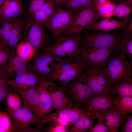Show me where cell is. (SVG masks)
I'll use <instances>...</instances> for the list:
<instances>
[{
  "mask_svg": "<svg viewBox=\"0 0 132 132\" xmlns=\"http://www.w3.org/2000/svg\"><path fill=\"white\" fill-rule=\"evenodd\" d=\"M12 88L7 83L0 86V103L4 101Z\"/></svg>",
  "mask_w": 132,
  "mask_h": 132,
  "instance_id": "cell-40",
  "label": "cell"
},
{
  "mask_svg": "<svg viewBox=\"0 0 132 132\" xmlns=\"http://www.w3.org/2000/svg\"><path fill=\"white\" fill-rule=\"evenodd\" d=\"M116 6L111 1L106 0L103 5L96 9L101 18L109 19L114 16V11Z\"/></svg>",
  "mask_w": 132,
  "mask_h": 132,
  "instance_id": "cell-30",
  "label": "cell"
},
{
  "mask_svg": "<svg viewBox=\"0 0 132 132\" xmlns=\"http://www.w3.org/2000/svg\"><path fill=\"white\" fill-rule=\"evenodd\" d=\"M36 86L32 87L16 93L22 99V107L30 110L37 117L41 118L39 95Z\"/></svg>",
  "mask_w": 132,
  "mask_h": 132,
  "instance_id": "cell-17",
  "label": "cell"
},
{
  "mask_svg": "<svg viewBox=\"0 0 132 132\" xmlns=\"http://www.w3.org/2000/svg\"><path fill=\"white\" fill-rule=\"evenodd\" d=\"M32 16L36 22L44 26L49 20L45 12L41 9L36 12Z\"/></svg>",
  "mask_w": 132,
  "mask_h": 132,
  "instance_id": "cell-38",
  "label": "cell"
},
{
  "mask_svg": "<svg viewBox=\"0 0 132 132\" xmlns=\"http://www.w3.org/2000/svg\"><path fill=\"white\" fill-rule=\"evenodd\" d=\"M131 19H123L122 21L105 19L91 23L85 29L88 31L91 29L95 31L108 32L117 29L121 28L126 30V24Z\"/></svg>",
  "mask_w": 132,
  "mask_h": 132,
  "instance_id": "cell-19",
  "label": "cell"
},
{
  "mask_svg": "<svg viewBox=\"0 0 132 132\" xmlns=\"http://www.w3.org/2000/svg\"><path fill=\"white\" fill-rule=\"evenodd\" d=\"M8 78L0 68V86L7 83Z\"/></svg>",
  "mask_w": 132,
  "mask_h": 132,
  "instance_id": "cell-44",
  "label": "cell"
},
{
  "mask_svg": "<svg viewBox=\"0 0 132 132\" xmlns=\"http://www.w3.org/2000/svg\"><path fill=\"white\" fill-rule=\"evenodd\" d=\"M57 4L56 2L53 0H45L40 9L45 12L49 8L55 7Z\"/></svg>",
  "mask_w": 132,
  "mask_h": 132,
  "instance_id": "cell-42",
  "label": "cell"
},
{
  "mask_svg": "<svg viewBox=\"0 0 132 132\" xmlns=\"http://www.w3.org/2000/svg\"><path fill=\"white\" fill-rule=\"evenodd\" d=\"M129 25L128 28H127L125 30L127 32H132V18L129 21Z\"/></svg>",
  "mask_w": 132,
  "mask_h": 132,
  "instance_id": "cell-47",
  "label": "cell"
},
{
  "mask_svg": "<svg viewBox=\"0 0 132 132\" xmlns=\"http://www.w3.org/2000/svg\"><path fill=\"white\" fill-rule=\"evenodd\" d=\"M8 46H4L0 43V66L5 63L11 54Z\"/></svg>",
  "mask_w": 132,
  "mask_h": 132,
  "instance_id": "cell-37",
  "label": "cell"
},
{
  "mask_svg": "<svg viewBox=\"0 0 132 132\" xmlns=\"http://www.w3.org/2000/svg\"><path fill=\"white\" fill-rule=\"evenodd\" d=\"M82 73L84 80L92 91V95H110L109 90L99 84L89 71H85Z\"/></svg>",
  "mask_w": 132,
  "mask_h": 132,
  "instance_id": "cell-27",
  "label": "cell"
},
{
  "mask_svg": "<svg viewBox=\"0 0 132 132\" xmlns=\"http://www.w3.org/2000/svg\"><path fill=\"white\" fill-rule=\"evenodd\" d=\"M110 93V95L113 97H132V78L125 77L112 84Z\"/></svg>",
  "mask_w": 132,
  "mask_h": 132,
  "instance_id": "cell-22",
  "label": "cell"
},
{
  "mask_svg": "<svg viewBox=\"0 0 132 132\" xmlns=\"http://www.w3.org/2000/svg\"><path fill=\"white\" fill-rule=\"evenodd\" d=\"M87 71L91 73L99 84L110 90L112 85L111 82L103 71L94 69Z\"/></svg>",
  "mask_w": 132,
  "mask_h": 132,
  "instance_id": "cell-31",
  "label": "cell"
},
{
  "mask_svg": "<svg viewBox=\"0 0 132 132\" xmlns=\"http://www.w3.org/2000/svg\"><path fill=\"white\" fill-rule=\"evenodd\" d=\"M55 7H51L49 8L45 11L46 15L49 20L55 12V10L54 9Z\"/></svg>",
  "mask_w": 132,
  "mask_h": 132,
  "instance_id": "cell-45",
  "label": "cell"
},
{
  "mask_svg": "<svg viewBox=\"0 0 132 132\" xmlns=\"http://www.w3.org/2000/svg\"><path fill=\"white\" fill-rule=\"evenodd\" d=\"M112 99L115 108L122 114L126 116L132 113V97H112Z\"/></svg>",
  "mask_w": 132,
  "mask_h": 132,
  "instance_id": "cell-25",
  "label": "cell"
},
{
  "mask_svg": "<svg viewBox=\"0 0 132 132\" xmlns=\"http://www.w3.org/2000/svg\"><path fill=\"white\" fill-rule=\"evenodd\" d=\"M100 19L94 5L79 10L70 29L64 36L79 33L91 23L100 21Z\"/></svg>",
  "mask_w": 132,
  "mask_h": 132,
  "instance_id": "cell-11",
  "label": "cell"
},
{
  "mask_svg": "<svg viewBox=\"0 0 132 132\" xmlns=\"http://www.w3.org/2000/svg\"><path fill=\"white\" fill-rule=\"evenodd\" d=\"M13 119L15 132H41L43 125V118L38 117L28 109L22 107L13 110L7 107Z\"/></svg>",
  "mask_w": 132,
  "mask_h": 132,
  "instance_id": "cell-6",
  "label": "cell"
},
{
  "mask_svg": "<svg viewBox=\"0 0 132 132\" xmlns=\"http://www.w3.org/2000/svg\"><path fill=\"white\" fill-rule=\"evenodd\" d=\"M84 112L83 109L77 106L72 108H66L56 110V111L43 118V124L44 125L55 121L58 119L65 120L70 124H73L79 118Z\"/></svg>",
  "mask_w": 132,
  "mask_h": 132,
  "instance_id": "cell-16",
  "label": "cell"
},
{
  "mask_svg": "<svg viewBox=\"0 0 132 132\" xmlns=\"http://www.w3.org/2000/svg\"><path fill=\"white\" fill-rule=\"evenodd\" d=\"M56 6L54 14L44 26L51 32L55 39L65 36L71 27L77 14L62 9L58 4Z\"/></svg>",
  "mask_w": 132,
  "mask_h": 132,
  "instance_id": "cell-7",
  "label": "cell"
},
{
  "mask_svg": "<svg viewBox=\"0 0 132 132\" xmlns=\"http://www.w3.org/2000/svg\"><path fill=\"white\" fill-rule=\"evenodd\" d=\"M106 1V0H96V2L94 5L96 9L98 8L103 5Z\"/></svg>",
  "mask_w": 132,
  "mask_h": 132,
  "instance_id": "cell-46",
  "label": "cell"
},
{
  "mask_svg": "<svg viewBox=\"0 0 132 132\" xmlns=\"http://www.w3.org/2000/svg\"><path fill=\"white\" fill-rule=\"evenodd\" d=\"M123 33L95 31L81 32L80 47L110 50L117 54V47L121 41Z\"/></svg>",
  "mask_w": 132,
  "mask_h": 132,
  "instance_id": "cell-1",
  "label": "cell"
},
{
  "mask_svg": "<svg viewBox=\"0 0 132 132\" xmlns=\"http://www.w3.org/2000/svg\"><path fill=\"white\" fill-rule=\"evenodd\" d=\"M25 13L22 0H7L0 9V22L19 17Z\"/></svg>",
  "mask_w": 132,
  "mask_h": 132,
  "instance_id": "cell-18",
  "label": "cell"
},
{
  "mask_svg": "<svg viewBox=\"0 0 132 132\" xmlns=\"http://www.w3.org/2000/svg\"><path fill=\"white\" fill-rule=\"evenodd\" d=\"M16 50L17 56L27 61L33 58L35 54L33 47L29 42L26 41L19 43Z\"/></svg>",
  "mask_w": 132,
  "mask_h": 132,
  "instance_id": "cell-28",
  "label": "cell"
},
{
  "mask_svg": "<svg viewBox=\"0 0 132 132\" xmlns=\"http://www.w3.org/2000/svg\"><path fill=\"white\" fill-rule=\"evenodd\" d=\"M96 2V0H81V5L79 10L83 9L92 6L95 4Z\"/></svg>",
  "mask_w": 132,
  "mask_h": 132,
  "instance_id": "cell-43",
  "label": "cell"
},
{
  "mask_svg": "<svg viewBox=\"0 0 132 132\" xmlns=\"http://www.w3.org/2000/svg\"><path fill=\"white\" fill-rule=\"evenodd\" d=\"M43 77L36 73L29 71L18 75L13 79H8L7 82L16 93L37 86Z\"/></svg>",
  "mask_w": 132,
  "mask_h": 132,
  "instance_id": "cell-15",
  "label": "cell"
},
{
  "mask_svg": "<svg viewBox=\"0 0 132 132\" xmlns=\"http://www.w3.org/2000/svg\"><path fill=\"white\" fill-rule=\"evenodd\" d=\"M81 39L80 33L59 37L55 39V42L36 54L76 58L79 52Z\"/></svg>",
  "mask_w": 132,
  "mask_h": 132,
  "instance_id": "cell-2",
  "label": "cell"
},
{
  "mask_svg": "<svg viewBox=\"0 0 132 132\" xmlns=\"http://www.w3.org/2000/svg\"><path fill=\"white\" fill-rule=\"evenodd\" d=\"M7 0H0V7H1Z\"/></svg>",
  "mask_w": 132,
  "mask_h": 132,
  "instance_id": "cell-49",
  "label": "cell"
},
{
  "mask_svg": "<svg viewBox=\"0 0 132 132\" xmlns=\"http://www.w3.org/2000/svg\"><path fill=\"white\" fill-rule=\"evenodd\" d=\"M12 52L7 62L0 66V68L9 79L17 76L30 71L31 65L28 61L22 58Z\"/></svg>",
  "mask_w": 132,
  "mask_h": 132,
  "instance_id": "cell-13",
  "label": "cell"
},
{
  "mask_svg": "<svg viewBox=\"0 0 132 132\" xmlns=\"http://www.w3.org/2000/svg\"><path fill=\"white\" fill-rule=\"evenodd\" d=\"M38 84L44 87L49 93L52 99L54 110L72 108L75 106L67 97L61 87L54 82L49 81L43 77Z\"/></svg>",
  "mask_w": 132,
  "mask_h": 132,
  "instance_id": "cell-12",
  "label": "cell"
},
{
  "mask_svg": "<svg viewBox=\"0 0 132 132\" xmlns=\"http://www.w3.org/2000/svg\"><path fill=\"white\" fill-rule=\"evenodd\" d=\"M23 33L21 37L29 42L34 48L35 54L43 51L51 42L53 37L46 33L42 25L36 22L32 16L25 19Z\"/></svg>",
  "mask_w": 132,
  "mask_h": 132,
  "instance_id": "cell-4",
  "label": "cell"
},
{
  "mask_svg": "<svg viewBox=\"0 0 132 132\" xmlns=\"http://www.w3.org/2000/svg\"><path fill=\"white\" fill-rule=\"evenodd\" d=\"M25 18H16L12 25L8 46L12 52H15L21 40L24 24Z\"/></svg>",
  "mask_w": 132,
  "mask_h": 132,
  "instance_id": "cell-21",
  "label": "cell"
},
{
  "mask_svg": "<svg viewBox=\"0 0 132 132\" xmlns=\"http://www.w3.org/2000/svg\"><path fill=\"white\" fill-rule=\"evenodd\" d=\"M108 66L103 71L112 85L126 77H132V60H127L124 54H115L109 59Z\"/></svg>",
  "mask_w": 132,
  "mask_h": 132,
  "instance_id": "cell-9",
  "label": "cell"
},
{
  "mask_svg": "<svg viewBox=\"0 0 132 132\" xmlns=\"http://www.w3.org/2000/svg\"><path fill=\"white\" fill-rule=\"evenodd\" d=\"M15 132L9 115L0 112V132Z\"/></svg>",
  "mask_w": 132,
  "mask_h": 132,
  "instance_id": "cell-32",
  "label": "cell"
},
{
  "mask_svg": "<svg viewBox=\"0 0 132 132\" xmlns=\"http://www.w3.org/2000/svg\"><path fill=\"white\" fill-rule=\"evenodd\" d=\"M63 57L35 54L30 71L45 77L53 71Z\"/></svg>",
  "mask_w": 132,
  "mask_h": 132,
  "instance_id": "cell-14",
  "label": "cell"
},
{
  "mask_svg": "<svg viewBox=\"0 0 132 132\" xmlns=\"http://www.w3.org/2000/svg\"><path fill=\"white\" fill-rule=\"evenodd\" d=\"M45 0H31L27 13L28 16H32L40 10Z\"/></svg>",
  "mask_w": 132,
  "mask_h": 132,
  "instance_id": "cell-35",
  "label": "cell"
},
{
  "mask_svg": "<svg viewBox=\"0 0 132 132\" xmlns=\"http://www.w3.org/2000/svg\"><path fill=\"white\" fill-rule=\"evenodd\" d=\"M0 8H1V7H0Z\"/></svg>",
  "mask_w": 132,
  "mask_h": 132,
  "instance_id": "cell-52",
  "label": "cell"
},
{
  "mask_svg": "<svg viewBox=\"0 0 132 132\" xmlns=\"http://www.w3.org/2000/svg\"><path fill=\"white\" fill-rule=\"evenodd\" d=\"M121 132H132V116L128 115L124 123Z\"/></svg>",
  "mask_w": 132,
  "mask_h": 132,
  "instance_id": "cell-41",
  "label": "cell"
},
{
  "mask_svg": "<svg viewBox=\"0 0 132 132\" xmlns=\"http://www.w3.org/2000/svg\"><path fill=\"white\" fill-rule=\"evenodd\" d=\"M128 115L122 114L114 106L108 109L104 118L106 120L105 124L109 129V132H119L120 128L124 123Z\"/></svg>",
  "mask_w": 132,
  "mask_h": 132,
  "instance_id": "cell-20",
  "label": "cell"
},
{
  "mask_svg": "<svg viewBox=\"0 0 132 132\" xmlns=\"http://www.w3.org/2000/svg\"><path fill=\"white\" fill-rule=\"evenodd\" d=\"M132 4L130 2L125 1H121L117 5L114 9V16L123 19H130V14L132 11Z\"/></svg>",
  "mask_w": 132,
  "mask_h": 132,
  "instance_id": "cell-29",
  "label": "cell"
},
{
  "mask_svg": "<svg viewBox=\"0 0 132 132\" xmlns=\"http://www.w3.org/2000/svg\"><path fill=\"white\" fill-rule=\"evenodd\" d=\"M97 122L95 126H92L89 132H109L108 127L104 123V116H99L97 118Z\"/></svg>",
  "mask_w": 132,
  "mask_h": 132,
  "instance_id": "cell-34",
  "label": "cell"
},
{
  "mask_svg": "<svg viewBox=\"0 0 132 132\" xmlns=\"http://www.w3.org/2000/svg\"><path fill=\"white\" fill-rule=\"evenodd\" d=\"M110 94L92 95L83 108L86 114L96 118L104 116L107 110L114 106Z\"/></svg>",
  "mask_w": 132,
  "mask_h": 132,
  "instance_id": "cell-10",
  "label": "cell"
},
{
  "mask_svg": "<svg viewBox=\"0 0 132 132\" xmlns=\"http://www.w3.org/2000/svg\"><path fill=\"white\" fill-rule=\"evenodd\" d=\"M82 73L61 88L67 97L75 106L83 108L93 93L84 80Z\"/></svg>",
  "mask_w": 132,
  "mask_h": 132,
  "instance_id": "cell-8",
  "label": "cell"
},
{
  "mask_svg": "<svg viewBox=\"0 0 132 132\" xmlns=\"http://www.w3.org/2000/svg\"><path fill=\"white\" fill-rule=\"evenodd\" d=\"M75 58L68 57L63 58L55 69L45 77L47 80L54 82L58 81L63 87L83 73L84 66Z\"/></svg>",
  "mask_w": 132,
  "mask_h": 132,
  "instance_id": "cell-3",
  "label": "cell"
},
{
  "mask_svg": "<svg viewBox=\"0 0 132 132\" xmlns=\"http://www.w3.org/2000/svg\"><path fill=\"white\" fill-rule=\"evenodd\" d=\"M2 107L1 105H0V109Z\"/></svg>",
  "mask_w": 132,
  "mask_h": 132,
  "instance_id": "cell-51",
  "label": "cell"
},
{
  "mask_svg": "<svg viewBox=\"0 0 132 132\" xmlns=\"http://www.w3.org/2000/svg\"><path fill=\"white\" fill-rule=\"evenodd\" d=\"M36 88L39 95L41 117L43 118L54 110L53 101L50 94L45 88L39 84Z\"/></svg>",
  "mask_w": 132,
  "mask_h": 132,
  "instance_id": "cell-23",
  "label": "cell"
},
{
  "mask_svg": "<svg viewBox=\"0 0 132 132\" xmlns=\"http://www.w3.org/2000/svg\"><path fill=\"white\" fill-rule=\"evenodd\" d=\"M7 107L14 110H16L20 108L22 103L20 97L18 94L10 92L6 99Z\"/></svg>",
  "mask_w": 132,
  "mask_h": 132,
  "instance_id": "cell-33",
  "label": "cell"
},
{
  "mask_svg": "<svg viewBox=\"0 0 132 132\" xmlns=\"http://www.w3.org/2000/svg\"><path fill=\"white\" fill-rule=\"evenodd\" d=\"M96 117L87 115L84 111L79 119L67 132H81L89 130L92 126Z\"/></svg>",
  "mask_w": 132,
  "mask_h": 132,
  "instance_id": "cell-24",
  "label": "cell"
},
{
  "mask_svg": "<svg viewBox=\"0 0 132 132\" xmlns=\"http://www.w3.org/2000/svg\"><path fill=\"white\" fill-rule=\"evenodd\" d=\"M115 54L109 50L79 47L75 60L83 64L85 70L94 69L103 71L108 60Z\"/></svg>",
  "mask_w": 132,
  "mask_h": 132,
  "instance_id": "cell-5",
  "label": "cell"
},
{
  "mask_svg": "<svg viewBox=\"0 0 132 132\" xmlns=\"http://www.w3.org/2000/svg\"><path fill=\"white\" fill-rule=\"evenodd\" d=\"M48 125L45 129L47 132H67L65 126L57 121L48 123Z\"/></svg>",
  "mask_w": 132,
  "mask_h": 132,
  "instance_id": "cell-36",
  "label": "cell"
},
{
  "mask_svg": "<svg viewBox=\"0 0 132 132\" xmlns=\"http://www.w3.org/2000/svg\"><path fill=\"white\" fill-rule=\"evenodd\" d=\"M118 53H121L132 60V32L125 31L123 33L122 39L117 47Z\"/></svg>",
  "mask_w": 132,
  "mask_h": 132,
  "instance_id": "cell-26",
  "label": "cell"
},
{
  "mask_svg": "<svg viewBox=\"0 0 132 132\" xmlns=\"http://www.w3.org/2000/svg\"><path fill=\"white\" fill-rule=\"evenodd\" d=\"M63 4L66 10L76 13L79 10L81 0H66Z\"/></svg>",
  "mask_w": 132,
  "mask_h": 132,
  "instance_id": "cell-39",
  "label": "cell"
},
{
  "mask_svg": "<svg viewBox=\"0 0 132 132\" xmlns=\"http://www.w3.org/2000/svg\"><path fill=\"white\" fill-rule=\"evenodd\" d=\"M56 2L58 4H64L66 0H53Z\"/></svg>",
  "mask_w": 132,
  "mask_h": 132,
  "instance_id": "cell-48",
  "label": "cell"
},
{
  "mask_svg": "<svg viewBox=\"0 0 132 132\" xmlns=\"http://www.w3.org/2000/svg\"><path fill=\"white\" fill-rule=\"evenodd\" d=\"M118 1H122L123 0H117Z\"/></svg>",
  "mask_w": 132,
  "mask_h": 132,
  "instance_id": "cell-50",
  "label": "cell"
}]
</instances>
